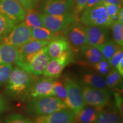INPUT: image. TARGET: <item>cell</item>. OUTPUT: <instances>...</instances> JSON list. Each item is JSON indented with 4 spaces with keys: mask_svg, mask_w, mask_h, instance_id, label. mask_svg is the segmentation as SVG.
Returning <instances> with one entry per match:
<instances>
[{
    "mask_svg": "<svg viewBox=\"0 0 123 123\" xmlns=\"http://www.w3.org/2000/svg\"><path fill=\"white\" fill-rule=\"evenodd\" d=\"M93 65V69L101 75H107L110 70V63L108 61L105 59L101 60Z\"/></svg>",
    "mask_w": 123,
    "mask_h": 123,
    "instance_id": "1f68e13d",
    "label": "cell"
},
{
    "mask_svg": "<svg viewBox=\"0 0 123 123\" xmlns=\"http://www.w3.org/2000/svg\"><path fill=\"white\" fill-rule=\"evenodd\" d=\"M50 59L46 46L34 54L20 58L16 64L31 75H39L43 74Z\"/></svg>",
    "mask_w": 123,
    "mask_h": 123,
    "instance_id": "6da1fadb",
    "label": "cell"
},
{
    "mask_svg": "<svg viewBox=\"0 0 123 123\" xmlns=\"http://www.w3.org/2000/svg\"><path fill=\"white\" fill-rule=\"evenodd\" d=\"M87 0H74V4L73 12L72 13L75 21L79 22L80 21V17L81 13L85 9Z\"/></svg>",
    "mask_w": 123,
    "mask_h": 123,
    "instance_id": "4dcf8cb0",
    "label": "cell"
},
{
    "mask_svg": "<svg viewBox=\"0 0 123 123\" xmlns=\"http://www.w3.org/2000/svg\"><path fill=\"white\" fill-rule=\"evenodd\" d=\"M32 81L33 75L17 66L13 68L7 81L6 89L13 94H21L30 88Z\"/></svg>",
    "mask_w": 123,
    "mask_h": 123,
    "instance_id": "277c9868",
    "label": "cell"
},
{
    "mask_svg": "<svg viewBox=\"0 0 123 123\" xmlns=\"http://www.w3.org/2000/svg\"><path fill=\"white\" fill-rule=\"evenodd\" d=\"M69 46L74 49H80L87 44L85 27L78 22H74L64 31Z\"/></svg>",
    "mask_w": 123,
    "mask_h": 123,
    "instance_id": "9c48e42d",
    "label": "cell"
},
{
    "mask_svg": "<svg viewBox=\"0 0 123 123\" xmlns=\"http://www.w3.org/2000/svg\"><path fill=\"white\" fill-rule=\"evenodd\" d=\"M103 5L105 7L106 10H107V13L108 14L109 16L110 17V18L113 16H115V15H117L119 14L120 10L122 7V6L110 4V3L105 2V1H103Z\"/></svg>",
    "mask_w": 123,
    "mask_h": 123,
    "instance_id": "d6a6232c",
    "label": "cell"
},
{
    "mask_svg": "<svg viewBox=\"0 0 123 123\" xmlns=\"http://www.w3.org/2000/svg\"><path fill=\"white\" fill-rule=\"evenodd\" d=\"M29 108L30 112L39 116L49 115L67 107L57 97L51 96L33 98Z\"/></svg>",
    "mask_w": 123,
    "mask_h": 123,
    "instance_id": "3957f363",
    "label": "cell"
},
{
    "mask_svg": "<svg viewBox=\"0 0 123 123\" xmlns=\"http://www.w3.org/2000/svg\"><path fill=\"white\" fill-rule=\"evenodd\" d=\"M41 14V13L35 11L33 9L27 10L25 15L24 23L30 29L44 27Z\"/></svg>",
    "mask_w": 123,
    "mask_h": 123,
    "instance_id": "7402d4cb",
    "label": "cell"
},
{
    "mask_svg": "<svg viewBox=\"0 0 123 123\" xmlns=\"http://www.w3.org/2000/svg\"><path fill=\"white\" fill-rule=\"evenodd\" d=\"M72 60L73 55L70 49L58 57L50 59L43 75L49 78H58Z\"/></svg>",
    "mask_w": 123,
    "mask_h": 123,
    "instance_id": "30bf717a",
    "label": "cell"
},
{
    "mask_svg": "<svg viewBox=\"0 0 123 123\" xmlns=\"http://www.w3.org/2000/svg\"><path fill=\"white\" fill-rule=\"evenodd\" d=\"M101 110L90 106L84 107L75 116V119L78 123H94L98 113Z\"/></svg>",
    "mask_w": 123,
    "mask_h": 123,
    "instance_id": "d6986e66",
    "label": "cell"
},
{
    "mask_svg": "<svg viewBox=\"0 0 123 123\" xmlns=\"http://www.w3.org/2000/svg\"><path fill=\"white\" fill-rule=\"evenodd\" d=\"M39 1V0H33V2H34L35 3V4H37V3L38 2V1Z\"/></svg>",
    "mask_w": 123,
    "mask_h": 123,
    "instance_id": "7bdbcfd3",
    "label": "cell"
},
{
    "mask_svg": "<svg viewBox=\"0 0 123 123\" xmlns=\"http://www.w3.org/2000/svg\"><path fill=\"white\" fill-rule=\"evenodd\" d=\"M118 21L112 25V35L114 42L120 46L123 45V26Z\"/></svg>",
    "mask_w": 123,
    "mask_h": 123,
    "instance_id": "4316f807",
    "label": "cell"
},
{
    "mask_svg": "<svg viewBox=\"0 0 123 123\" xmlns=\"http://www.w3.org/2000/svg\"><path fill=\"white\" fill-rule=\"evenodd\" d=\"M26 10L15 0H0V14L15 24L23 22Z\"/></svg>",
    "mask_w": 123,
    "mask_h": 123,
    "instance_id": "8fae6325",
    "label": "cell"
},
{
    "mask_svg": "<svg viewBox=\"0 0 123 123\" xmlns=\"http://www.w3.org/2000/svg\"><path fill=\"white\" fill-rule=\"evenodd\" d=\"M15 25L14 22L0 14V39L7 35Z\"/></svg>",
    "mask_w": 123,
    "mask_h": 123,
    "instance_id": "484cf974",
    "label": "cell"
},
{
    "mask_svg": "<svg viewBox=\"0 0 123 123\" xmlns=\"http://www.w3.org/2000/svg\"><path fill=\"white\" fill-rule=\"evenodd\" d=\"M47 54L51 59L70 50V47L66 38L60 36L50 41L47 46Z\"/></svg>",
    "mask_w": 123,
    "mask_h": 123,
    "instance_id": "e0dca14e",
    "label": "cell"
},
{
    "mask_svg": "<svg viewBox=\"0 0 123 123\" xmlns=\"http://www.w3.org/2000/svg\"><path fill=\"white\" fill-rule=\"evenodd\" d=\"M37 123V122H35V123Z\"/></svg>",
    "mask_w": 123,
    "mask_h": 123,
    "instance_id": "f6af8a7d",
    "label": "cell"
},
{
    "mask_svg": "<svg viewBox=\"0 0 123 123\" xmlns=\"http://www.w3.org/2000/svg\"><path fill=\"white\" fill-rule=\"evenodd\" d=\"M5 123H32L30 120L18 114H13L7 117Z\"/></svg>",
    "mask_w": 123,
    "mask_h": 123,
    "instance_id": "836d02e7",
    "label": "cell"
},
{
    "mask_svg": "<svg viewBox=\"0 0 123 123\" xmlns=\"http://www.w3.org/2000/svg\"><path fill=\"white\" fill-rule=\"evenodd\" d=\"M98 48L102 54L104 59L107 60L108 61L112 57L115 53L121 47L117 44L115 42L112 41H106L103 44L100 45L95 46Z\"/></svg>",
    "mask_w": 123,
    "mask_h": 123,
    "instance_id": "d4e9b609",
    "label": "cell"
},
{
    "mask_svg": "<svg viewBox=\"0 0 123 123\" xmlns=\"http://www.w3.org/2000/svg\"><path fill=\"white\" fill-rule=\"evenodd\" d=\"M80 50L82 52L86 60L92 64H94L101 60L104 59V56H103L100 50L95 46L86 44L83 46Z\"/></svg>",
    "mask_w": 123,
    "mask_h": 123,
    "instance_id": "ffe728a7",
    "label": "cell"
},
{
    "mask_svg": "<svg viewBox=\"0 0 123 123\" xmlns=\"http://www.w3.org/2000/svg\"><path fill=\"white\" fill-rule=\"evenodd\" d=\"M49 42L50 41H49L32 39L24 45L18 48L21 54L20 58L25 57L39 51L48 45Z\"/></svg>",
    "mask_w": 123,
    "mask_h": 123,
    "instance_id": "ac0fdd59",
    "label": "cell"
},
{
    "mask_svg": "<svg viewBox=\"0 0 123 123\" xmlns=\"http://www.w3.org/2000/svg\"><path fill=\"white\" fill-rule=\"evenodd\" d=\"M103 3V0H87L85 9L91 8L96 6L102 5Z\"/></svg>",
    "mask_w": 123,
    "mask_h": 123,
    "instance_id": "74e56055",
    "label": "cell"
},
{
    "mask_svg": "<svg viewBox=\"0 0 123 123\" xmlns=\"http://www.w3.org/2000/svg\"><path fill=\"white\" fill-rule=\"evenodd\" d=\"M74 0H47L43 7L44 13L52 15L70 13L73 10Z\"/></svg>",
    "mask_w": 123,
    "mask_h": 123,
    "instance_id": "4fadbf2b",
    "label": "cell"
},
{
    "mask_svg": "<svg viewBox=\"0 0 123 123\" xmlns=\"http://www.w3.org/2000/svg\"><path fill=\"white\" fill-rule=\"evenodd\" d=\"M13 68V64L0 65V87L8 80Z\"/></svg>",
    "mask_w": 123,
    "mask_h": 123,
    "instance_id": "f546056e",
    "label": "cell"
},
{
    "mask_svg": "<svg viewBox=\"0 0 123 123\" xmlns=\"http://www.w3.org/2000/svg\"><path fill=\"white\" fill-rule=\"evenodd\" d=\"M53 90L54 96L57 97L64 103L67 98V90L64 84L59 80H54Z\"/></svg>",
    "mask_w": 123,
    "mask_h": 123,
    "instance_id": "f1b7e54d",
    "label": "cell"
},
{
    "mask_svg": "<svg viewBox=\"0 0 123 123\" xmlns=\"http://www.w3.org/2000/svg\"><path fill=\"white\" fill-rule=\"evenodd\" d=\"M85 104L101 110L109 101L107 90L84 86L81 88Z\"/></svg>",
    "mask_w": 123,
    "mask_h": 123,
    "instance_id": "ba28073f",
    "label": "cell"
},
{
    "mask_svg": "<svg viewBox=\"0 0 123 123\" xmlns=\"http://www.w3.org/2000/svg\"><path fill=\"white\" fill-rule=\"evenodd\" d=\"M75 115L68 108L62 109L49 115L39 116L35 122L39 123H73Z\"/></svg>",
    "mask_w": 123,
    "mask_h": 123,
    "instance_id": "7c38bea8",
    "label": "cell"
},
{
    "mask_svg": "<svg viewBox=\"0 0 123 123\" xmlns=\"http://www.w3.org/2000/svg\"><path fill=\"white\" fill-rule=\"evenodd\" d=\"M80 21L86 26L108 28L112 26L110 17L103 4L84 9L80 17Z\"/></svg>",
    "mask_w": 123,
    "mask_h": 123,
    "instance_id": "7a4b0ae2",
    "label": "cell"
},
{
    "mask_svg": "<svg viewBox=\"0 0 123 123\" xmlns=\"http://www.w3.org/2000/svg\"><path fill=\"white\" fill-rule=\"evenodd\" d=\"M5 104L1 96H0V112L4 111L5 110Z\"/></svg>",
    "mask_w": 123,
    "mask_h": 123,
    "instance_id": "b9f144b4",
    "label": "cell"
},
{
    "mask_svg": "<svg viewBox=\"0 0 123 123\" xmlns=\"http://www.w3.org/2000/svg\"><path fill=\"white\" fill-rule=\"evenodd\" d=\"M64 84L67 90V98L64 103L76 116L85 105L81 88L71 78H66Z\"/></svg>",
    "mask_w": 123,
    "mask_h": 123,
    "instance_id": "5b68a950",
    "label": "cell"
},
{
    "mask_svg": "<svg viewBox=\"0 0 123 123\" xmlns=\"http://www.w3.org/2000/svg\"><path fill=\"white\" fill-rule=\"evenodd\" d=\"M41 19L43 26L54 33H60L64 31L71 24L75 22L72 14L52 15L41 14Z\"/></svg>",
    "mask_w": 123,
    "mask_h": 123,
    "instance_id": "52a82bcc",
    "label": "cell"
},
{
    "mask_svg": "<svg viewBox=\"0 0 123 123\" xmlns=\"http://www.w3.org/2000/svg\"><path fill=\"white\" fill-rule=\"evenodd\" d=\"M59 33H54L45 27H36L31 29L33 39L50 41L55 38L60 37Z\"/></svg>",
    "mask_w": 123,
    "mask_h": 123,
    "instance_id": "603a6c76",
    "label": "cell"
},
{
    "mask_svg": "<svg viewBox=\"0 0 123 123\" xmlns=\"http://www.w3.org/2000/svg\"><path fill=\"white\" fill-rule=\"evenodd\" d=\"M115 101H116V104L117 108L118 110L120 112L123 113V98L121 97V95L118 92H115Z\"/></svg>",
    "mask_w": 123,
    "mask_h": 123,
    "instance_id": "8d00e7d4",
    "label": "cell"
},
{
    "mask_svg": "<svg viewBox=\"0 0 123 123\" xmlns=\"http://www.w3.org/2000/svg\"><path fill=\"white\" fill-rule=\"evenodd\" d=\"M116 68V70L118 71V73L120 74V75L122 76L123 75V58L121 59L119 61V62L118 63Z\"/></svg>",
    "mask_w": 123,
    "mask_h": 123,
    "instance_id": "f35d334b",
    "label": "cell"
},
{
    "mask_svg": "<svg viewBox=\"0 0 123 123\" xmlns=\"http://www.w3.org/2000/svg\"><path fill=\"white\" fill-rule=\"evenodd\" d=\"M32 39L31 29L26 25L24 22H21L14 26L2 38L1 43L19 48Z\"/></svg>",
    "mask_w": 123,
    "mask_h": 123,
    "instance_id": "8992f818",
    "label": "cell"
},
{
    "mask_svg": "<svg viewBox=\"0 0 123 123\" xmlns=\"http://www.w3.org/2000/svg\"><path fill=\"white\" fill-rule=\"evenodd\" d=\"M82 80L86 86L92 88L107 90L105 80L99 75L86 74L84 75Z\"/></svg>",
    "mask_w": 123,
    "mask_h": 123,
    "instance_id": "44dd1931",
    "label": "cell"
},
{
    "mask_svg": "<svg viewBox=\"0 0 123 123\" xmlns=\"http://www.w3.org/2000/svg\"><path fill=\"white\" fill-rule=\"evenodd\" d=\"M105 84L108 88L116 87L121 81V75L116 69L110 70L105 77Z\"/></svg>",
    "mask_w": 123,
    "mask_h": 123,
    "instance_id": "83f0119b",
    "label": "cell"
},
{
    "mask_svg": "<svg viewBox=\"0 0 123 123\" xmlns=\"http://www.w3.org/2000/svg\"><path fill=\"white\" fill-rule=\"evenodd\" d=\"M123 58V51L122 47L120 48L115 53L114 55L112 56V57L108 61L111 67L116 68L118 63L121 59Z\"/></svg>",
    "mask_w": 123,
    "mask_h": 123,
    "instance_id": "e575fe53",
    "label": "cell"
},
{
    "mask_svg": "<svg viewBox=\"0 0 123 123\" xmlns=\"http://www.w3.org/2000/svg\"><path fill=\"white\" fill-rule=\"evenodd\" d=\"M118 22L123 24V9L121 7L118 14Z\"/></svg>",
    "mask_w": 123,
    "mask_h": 123,
    "instance_id": "60d3db41",
    "label": "cell"
},
{
    "mask_svg": "<svg viewBox=\"0 0 123 123\" xmlns=\"http://www.w3.org/2000/svg\"><path fill=\"white\" fill-rule=\"evenodd\" d=\"M53 83L54 80L51 79L40 80L31 87L30 96L33 98L54 96Z\"/></svg>",
    "mask_w": 123,
    "mask_h": 123,
    "instance_id": "9a60e30c",
    "label": "cell"
},
{
    "mask_svg": "<svg viewBox=\"0 0 123 123\" xmlns=\"http://www.w3.org/2000/svg\"><path fill=\"white\" fill-rule=\"evenodd\" d=\"M103 1L119 6H122L123 4V0H103Z\"/></svg>",
    "mask_w": 123,
    "mask_h": 123,
    "instance_id": "ab89813d",
    "label": "cell"
},
{
    "mask_svg": "<svg viewBox=\"0 0 123 123\" xmlns=\"http://www.w3.org/2000/svg\"><path fill=\"white\" fill-rule=\"evenodd\" d=\"M25 9L26 11L34 8L35 4L33 0H15Z\"/></svg>",
    "mask_w": 123,
    "mask_h": 123,
    "instance_id": "d590c367",
    "label": "cell"
},
{
    "mask_svg": "<svg viewBox=\"0 0 123 123\" xmlns=\"http://www.w3.org/2000/svg\"><path fill=\"white\" fill-rule=\"evenodd\" d=\"M20 57L21 54L18 47L0 43V65L16 63Z\"/></svg>",
    "mask_w": 123,
    "mask_h": 123,
    "instance_id": "2e32d148",
    "label": "cell"
},
{
    "mask_svg": "<svg viewBox=\"0 0 123 123\" xmlns=\"http://www.w3.org/2000/svg\"><path fill=\"white\" fill-rule=\"evenodd\" d=\"M0 123H3L2 122V121H1V120H0Z\"/></svg>",
    "mask_w": 123,
    "mask_h": 123,
    "instance_id": "ee69618b",
    "label": "cell"
},
{
    "mask_svg": "<svg viewBox=\"0 0 123 123\" xmlns=\"http://www.w3.org/2000/svg\"><path fill=\"white\" fill-rule=\"evenodd\" d=\"M94 123H121V117L117 112L100 111Z\"/></svg>",
    "mask_w": 123,
    "mask_h": 123,
    "instance_id": "cb8c5ba5",
    "label": "cell"
},
{
    "mask_svg": "<svg viewBox=\"0 0 123 123\" xmlns=\"http://www.w3.org/2000/svg\"><path fill=\"white\" fill-rule=\"evenodd\" d=\"M87 44L96 46L107 41V28L100 26H86Z\"/></svg>",
    "mask_w": 123,
    "mask_h": 123,
    "instance_id": "5bb4252c",
    "label": "cell"
}]
</instances>
